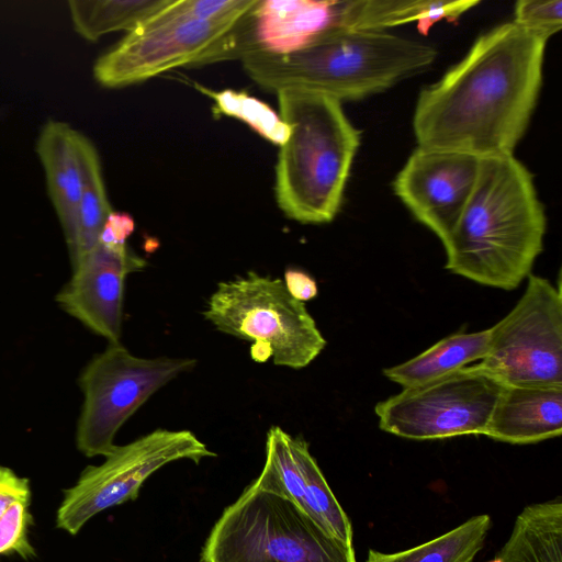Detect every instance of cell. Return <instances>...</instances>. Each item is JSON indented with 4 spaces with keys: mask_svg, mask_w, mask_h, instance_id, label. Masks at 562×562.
<instances>
[{
    "mask_svg": "<svg viewBox=\"0 0 562 562\" xmlns=\"http://www.w3.org/2000/svg\"><path fill=\"white\" fill-rule=\"evenodd\" d=\"M492 519L487 514L473 516L451 530L416 547L384 553L368 551L364 562H473L483 549Z\"/></svg>",
    "mask_w": 562,
    "mask_h": 562,
    "instance_id": "21",
    "label": "cell"
},
{
    "mask_svg": "<svg viewBox=\"0 0 562 562\" xmlns=\"http://www.w3.org/2000/svg\"><path fill=\"white\" fill-rule=\"evenodd\" d=\"M497 555L503 562H562L561 498L526 506Z\"/></svg>",
    "mask_w": 562,
    "mask_h": 562,
    "instance_id": "19",
    "label": "cell"
},
{
    "mask_svg": "<svg viewBox=\"0 0 562 562\" xmlns=\"http://www.w3.org/2000/svg\"><path fill=\"white\" fill-rule=\"evenodd\" d=\"M504 386L479 363L403 389L374 413L385 432L413 440L482 435Z\"/></svg>",
    "mask_w": 562,
    "mask_h": 562,
    "instance_id": "8",
    "label": "cell"
},
{
    "mask_svg": "<svg viewBox=\"0 0 562 562\" xmlns=\"http://www.w3.org/2000/svg\"><path fill=\"white\" fill-rule=\"evenodd\" d=\"M193 358H143L121 342L109 344L81 370L83 395L76 426V446L86 457L108 456L121 427L158 390L192 371Z\"/></svg>",
    "mask_w": 562,
    "mask_h": 562,
    "instance_id": "7",
    "label": "cell"
},
{
    "mask_svg": "<svg viewBox=\"0 0 562 562\" xmlns=\"http://www.w3.org/2000/svg\"><path fill=\"white\" fill-rule=\"evenodd\" d=\"M30 502L29 480L0 465V555L16 553L23 559L35 555L29 540L33 524Z\"/></svg>",
    "mask_w": 562,
    "mask_h": 562,
    "instance_id": "23",
    "label": "cell"
},
{
    "mask_svg": "<svg viewBox=\"0 0 562 562\" xmlns=\"http://www.w3.org/2000/svg\"><path fill=\"white\" fill-rule=\"evenodd\" d=\"M216 457L190 430L158 428L124 446H115L100 465L87 467L65 491L56 526L75 536L97 514L134 501L145 481L164 465L179 460L200 463Z\"/></svg>",
    "mask_w": 562,
    "mask_h": 562,
    "instance_id": "9",
    "label": "cell"
},
{
    "mask_svg": "<svg viewBox=\"0 0 562 562\" xmlns=\"http://www.w3.org/2000/svg\"><path fill=\"white\" fill-rule=\"evenodd\" d=\"M251 484L283 496L328 535L352 544L351 521L303 438L272 426L267 432L263 469Z\"/></svg>",
    "mask_w": 562,
    "mask_h": 562,
    "instance_id": "14",
    "label": "cell"
},
{
    "mask_svg": "<svg viewBox=\"0 0 562 562\" xmlns=\"http://www.w3.org/2000/svg\"><path fill=\"white\" fill-rule=\"evenodd\" d=\"M477 3V0H336L335 26L386 31L416 22L419 30L426 32L438 21H457Z\"/></svg>",
    "mask_w": 562,
    "mask_h": 562,
    "instance_id": "17",
    "label": "cell"
},
{
    "mask_svg": "<svg viewBox=\"0 0 562 562\" xmlns=\"http://www.w3.org/2000/svg\"><path fill=\"white\" fill-rule=\"evenodd\" d=\"M170 0H71L68 2L75 31L87 41L105 34L132 32Z\"/></svg>",
    "mask_w": 562,
    "mask_h": 562,
    "instance_id": "22",
    "label": "cell"
},
{
    "mask_svg": "<svg viewBox=\"0 0 562 562\" xmlns=\"http://www.w3.org/2000/svg\"><path fill=\"white\" fill-rule=\"evenodd\" d=\"M546 228L528 168L514 154L481 158L472 194L442 241L445 268L482 285L516 289L543 249Z\"/></svg>",
    "mask_w": 562,
    "mask_h": 562,
    "instance_id": "2",
    "label": "cell"
},
{
    "mask_svg": "<svg viewBox=\"0 0 562 562\" xmlns=\"http://www.w3.org/2000/svg\"><path fill=\"white\" fill-rule=\"evenodd\" d=\"M491 328L449 335L414 358L384 369L383 374L403 389L424 384L481 361L487 350Z\"/></svg>",
    "mask_w": 562,
    "mask_h": 562,
    "instance_id": "18",
    "label": "cell"
},
{
    "mask_svg": "<svg viewBox=\"0 0 562 562\" xmlns=\"http://www.w3.org/2000/svg\"><path fill=\"white\" fill-rule=\"evenodd\" d=\"M237 21L159 19L150 15L95 60L94 79L102 87L117 89L179 67L210 64L218 44Z\"/></svg>",
    "mask_w": 562,
    "mask_h": 562,
    "instance_id": "11",
    "label": "cell"
},
{
    "mask_svg": "<svg viewBox=\"0 0 562 562\" xmlns=\"http://www.w3.org/2000/svg\"><path fill=\"white\" fill-rule=\"evenodd\" d=\"M561 432L562 385L504 384L482 435L512 445H530Z\"/></svg>",
    "mask_w": 562,
    "mask_h": 562,
    "instance_id": "15",
    "label": "cell"
},
{
    "mask_svg": "<svg viewBox=\"0 0 562 562\" xmlns=\"http://www.w3.org/2000/svg\"><path fill=\"white\" fill-rule=\"evenodd\" d=\"M134 229L135 222L130 214L112 211L102 227L99 243L112 247L127 245Z\"/></svg>",
    "mask_w": 562,
    "mask_h": 562,
    "instance_id": "26",
    "label": "cell"
},
{
    "mask_svg": "<svg viewBox=\"0 0 562 562\" xmlns=\"http://www.w3.org/2000/svg\"><path fill=\"white\" fill-rule=\"evenodd\" d=\"M201 562H357L353 544L331 537L283 496L252 484L213 526Z\"/></svg>",
    "mask_w": 562,
    "mask_h": 562,
    "instance_id": "5",
    "label": "cell"
},
{
    "mask_svg": "<svg viewBox=\"0 0 562 562\" xmlns=\"http://www.w3.org/2000/svg\"><path fill=\"white\" fill-rule=\"evenodd\" d=\"M436 55L431 45L386 31L333 26L300 50L251 53L240 60L246 74L269 92L303 89L342 102L383 91L423 71Z\"/></svg>",
    "mask_w": 562,
    "mask_h": 562,
    "instance_id": "3",
    "label": "cell"
},
{
    "mask_svg": "<svg viewBox=\"0 0 562 562\" xmlns=\"http://www.w3.org/2000/svg\"><path fill=\"white\" fill-rule=\"evenodd\" d=\"M546 44L513 21L480 35L420 91L413 116L418 146L479 158L512 155L537 104Z\"/></svg>",
    "mask_w": 562,
    "mask_h": 562,
    "instance_id": "1",
    "label": "cell"
},
{
    "mask_svg": "<svg viewBox=\"0 0 562 562\" xmlns=\"http://www.w3.org/2000/svg\"><path fill=\"white\" fill-rule=\"evenodd\" d=\"M481 158L418 146L393 181L395 194L415 218L443 241L475 187Z\"/></svg>",
    "mask_w": 562,
    "mask_h": 562,
    "instance_id": "12",
    "label": "cell"
},
{
    "mask_svg": "<svg viewBox=\"0 0 562 562\" xmlns=\"http://www.w3.org/2000/svg\"><path fill=\"white\" fill-rule=\"evenodd\" d=\"M204 318L217 330L252 341L251 358L291 369L307 367L326 340L305 303L294 299L283 280L248 271L220 282L209 297Z\"/></svg>",
    "mask_w": 562,
    "mask_h": 562,
    "instance_id": "6",
    "label": "cell"
},
{
    "mask_svg": "<svg viewBox=\"0 0 562 562\" xmlns=\"http://www.w3.org/2000/svg\"><path fill=\"white\" fill-rule=\"evenodd\" d=\"M76 145L82 184L76 239L68 250L71 265L99 243L102 227L113 211L106 195L101 162L94 145L78 131Z\"/></svg>",
    "mask_w": 562,
    "mask_h": 562,
    "instance_id": "20",
    "label": "cell"
},
{
    "mask_svg": "<svg viewBox=\"0 0 562 562\" xmlns=\"http://www.w3.org/2000/svg\"><path fill=\"white\" fill-rule=\"evenodd\" d=\"M283 282L288 292L301 302H306L317 295L316 281L304 271L288 269L284 272Z\"/></svg>",
    "mask_w": 562,
    "mask_h": 562,
    "instance_id": "27",
    "label": "cell"
},
{
    "mask_svg": "<svg viewBox=\"0 0 562 562\" xmlns=\"http://www.w3.org/2000/svg\"><path fill=\"white\" fill-rule=\"evenodd\" d=\"M277 95L279 114L290 127L276 165L277 204L299 223H329L340 209L360 131L341 102L326 94L284 89Z\"/></svg>",
    "mask_w": 562,
    "mask_h": 562,
    "instance_id": "4",
    "label": "cell"
},
{
    "mask_svg": "<svg viewBox=\"0 0 562 562\" xmlns=\"http://www.w3.org/2000/svg\"><path fill=\"white\" fill-rule=\"evenodd\" d=\"M487 562H503V560L498 555H496L494 559H492Z\"/></svg>",
    "mask_w": 562,
    "mask_h": 562,
    "instance_id": "28",
    "label": "cell"
},
{
    "mask_svg": "<svg viewBox=\"0 0 562 562\" xmlns=\"http://www.w3.org/2000/svg\"><path fill=\"white\" fill-rule=\"evenodd\" d=\"M513 22L547 43L562 26V1L520 0Z\"/></svg>",
    "mask_w": 562,
    "mask_h": 562,
    "instance_id": "25",
    "label": "cell"
},
{
    "mask_svg": "<svg viewBox=\"0 0 562 562\" xmlns=\"http://www.w3.org/2000/svg\"><path fill=\"white\" fill-rule=\"evenodd\" d=\"M77 131L59 121H48L36 143L48 194L61 225L68 250L74 246L81 196V169L76 145Z\"/></svg>",
    "mask_w": 562,
    "mask_h": 562,
    "instance_id": "16",
    "label": "cell"
},
{
    "mask_svg": "<svg viewBox=\"0 0 562 562\" xmlns=\"http://www.w3.org/2000/svg\"><path fill=\"white\" fill-rule=\"evenodd\" d=\"M146 265L128 245L98 243L71 265V277L57 292L55 302L109 344L120 342L125 280Z\"/></svg>",
    "mask_w": 562,
    "mask_h": 562,
    "instance_id": "13",
    "label": "cell"
},
{
    "mask_svg": "<svg viewBox=\"0 0 562 562\" xmlns=\"http://www.w3.org/2000/svg\"><path fill=\"white\" fill-rule=\"evenodd\" d=\"M479 364L504 384L562 385V294L548 279L529 274L513 310L491 327Z\"/></svg>",
    "mask_w": 562,
    "mask_h": 562,
    "instance_id": "10",
    "label": "cell"
},
{
    "mask_svg": "<svg viewBox=\"0 0 562 562\" xmlns=\"http://www.w3.org/2000/svg\"><path fill=\"white\" fill-rule=\"evenodd\" d=\"M196 88L213 100L215 114L235 117L246 123L261 137L274 145L281 146L288 139L289 125L269 104L256 97L232 89L213 91L201 86H196Z\"/></svg>",
    "mask_w": 562,
    "mask_h": 562,
    "instance_id": "24",
    "label": "cell"
}]
</instances>
